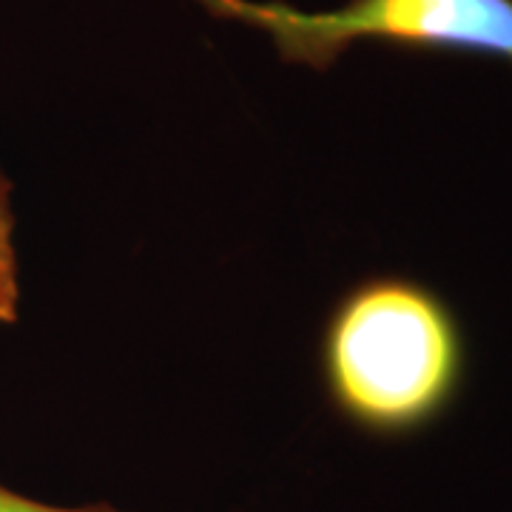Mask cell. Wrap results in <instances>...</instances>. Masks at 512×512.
<instances>
[{
  "instance_id": "1",
  "label": "cell",
  "mask_w": 512,
  "mask_h": 512,
  "mask_svg": "<svg viewBox=\"0 0 512 512\" xmlns=\"http://www.w3.org/2000/svg\"><path fill=\"white\" fill-rule=\"evenodd\" d=\"M467 333L450 302L413 276L353 285L322 333L330 404L353 427L404 439L450 413L467 382Z\"/></svg>"
},
{
  "instance_id": "2",
  "label": "cell",
  "mask_w": 512,
  "mask_h": 512,
  "mask_svg": "<svg viewBox=\"0 0 512 512\" xmlns=\"http://www.w3.org/2000/svg\"><path fill=\"white\" fill-rule=\"evenodd\" d=\"M217 18L271 37L285 63L330 69L359 43L481 57L512 77V0H348L308 12L276 0H217Z\"/></svg>"
},
{
  "instance_id": "3",
  "label": "cell",
  "mask_w": 512,
  "mask_h": 512,
  "mask_svg": "<svg viewBox=\"0 0 512 512\" xmlns=\"http://www.w3.org/2000/svg\"><path fill=\"white\" fill-rule=\"evenodd\" d=\"M18 259L12 245V208H9V185L0 174V322L18 319Z\"/></svg>"
},
{
  "instance_id": "4",
  "label": "cell",
  "mask_w": 512,
  "mask_h": 512,
  "mask_svg": "<svg viewBox=\"0 0 512 512\" xmlns=\"http://www.w3.org/2000/svg\"><path fill=\"white\" fill-rule=\"evenodd\" d=\"M0 512H120L109 507V504H92V507H52L35 501L29 495H20L9 487L0 484Z\"/></svg>"
},
{
  "instance_id": "5",
  "label": "cell",
  "mask_w": 512,
  "mask_h": 512,
  "mask_svg": "<svg viewBox=\"0 0 512 512\" xmlns=\"http://www.w3.org/2000/svg\"><path fill=\"white\" fill-rule=\"evenodd\" d=\"M197 3H200V6H205V9H208V12H211V9H214V3H217V0H197Z\"/></svg>"
}]
</instances>
